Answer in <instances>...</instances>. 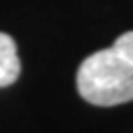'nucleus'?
I'll return each instance as SVG.
<instances>
[{"label": "nucleus", "instance_id": "nucleus-3", "mask_svg": "<svg viewBox=\"0 0 133 133\" xmlns=\"http://www.w3.org/2000/svg\"><path fill=\"white\" fill-rule=\"evenodd\" d=\"M111 49H113V53L122 62H127L129 66H133V31H127L122 36H118L115 42L111 44Z\"/></svg>", "mask_w": 133, "mask_h": 133}, {"label": "nucleus", "instance_id": "nucleus-2", "mask_svg": "<svg viewBox=\"0 0 133 133\" xmlns=\"http://www.w3.org/2000/svg\"><path fill=\"white\" fill-rule=\"evenodd\" d=\"M18 76H20L18 47H16L11 36L0 33V89L14 84L18 80Z\"/></svg>", "mask_w": 133, "mask_h": 133}, {"label": "nucleus", "instance_id": "nucleus-1", "mask_svg": "<svg viewBox=\"0 0 133 133\" xmlns=\"http://www.w3.org/2000/svg\"><path fill=\"white\" fill-rule=\"evenodd\" d=\"M78 93L95 107H118L133 100V66L122 62L113 49L84 58L76 76Z\"/></svg>", "mask_w": 133, "mask_h": 133}]
</instances>
